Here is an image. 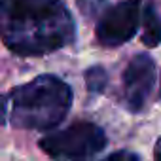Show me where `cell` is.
I'll use <instances>...</instances> for the list:
<instances>
[{"label":"cell","instance_id":"obj_9","mask_svg":"<svg viewBox=\"0 0 161 161\" xmlns=\"http://www.w3.org/2000/svg\"><path fill=\"white\" fill-rule=\"evenodd\" d=\"M103 161H140V157L136 155V153H133V152H125V150H121V152H114V153H110L106 159H103Z\"/></svg>","mask_w":161,"mask_h":161},{"label":"cell","instance_id":"obj_1","mask_svg":"<svg viewBox=\"0 0 161 161\" xmlns=\"http://www.w3.org/2000/svg\"><path fill=\"white\" fill-rule=\"evenodd\" d=\"M74 36V19L61 0H0V40L17 55H46Z\"/></svg>","mask_w":161,"mask_h":161},{"label":"cell","instance_id":"obj_3","mask_svg":"<svg viewBox=\"0 0 161 161\" xmlns=\"http://www.w3.org/2000/svg\"><path fill=\"white\" fill-rule=\"evenodd\" d=\"M38 144L53 161H93L104 150L106 135L95 123L78 121L44 136Z\"/></svg>","mask_w":161,"mask_h":161},{"label":"cell","instance_id":"obj_2","mask_svg":"<svg viewBox=\"0 0 161 161\" xmlns=\"http://www.w3.org/2000/svg\"><path fill=\"white\" fill-rule=\"evenodd\" d=\"M72 106V89L53 74H42L0 97V121L15 129L49 131Z\"/></svg>","mask_w":161,"mask_h":161},{"label":"cell","instance_id":"obj_6","mask_svg":"<svg viewBox=\"0 0 161 161\" xmlns=\"http://www.w3.org/2000/svg\"><path fill=\"white\" fill-rule=\"evenodd\" d=\"M142 42L148 47H155L161 44V15L157 14L153 4H148L144 10V32Z\"/></svg>","mask_w":161,"mask_h":161},{"label":"cell","instance_id":"obj_5","mask_svg":"<svg viewBox=\"0 0 161 161\" xmlns=\"http://www.w3.org/2000/svg\"><path fill=\"white\" fill-rule=\"evenodd\" d=\"M155 82V64L150 55L140 53L131 59L123 72V99L131 112H140Z\"/></svg>","mask_w":161,"mask_h":161},{"label":"cell","instance_id":"obj_10","mask_svg":"<svg viewBox=\"0 0 161 161\" xmlns=\"http://www.w3.org/2000/svg\"><path fill=\"white\" fill-rule=\"evenodd\" d=\"M153 159L155 161H161V136L157 138V142L153 146Z\"/></svg>","mask_w":161,"mask_h":161},{"label":"cell","instance_id":"obj_8","mask_svg":"<svg viewBox=\"0 0 161 161\" xmlns=\"http://www.w3.org/2000/svg\"><path fill=\"white\" fill-rule=\"evenodd\" d=\"M78 8L86 17H97L106 8V0H78Z\"/></svg>","mask_w":161,"mask_h":161},{"label":"cell","instance_id":"obj_4","mask_svg":"<svg viewBox=\"0 0 161 161\" xmlns=\"http://www.w3.org/2000/svg\"><path fill=\"white\" fill-rule=\"evenodd\" d=\"M140 0H125L108 10L97 25V40L106 47H116L129 42L138 29Z\"/></svg>","mask_w":161,"mask_h":161},{"label":"cell","instance_id":"obj_7","mask_svg":"<svg viewBox=\"0 0 161 161\" xmlns=\"http://www.w3.org/2000/svg\"><path fill=\"white\" fill-rule=\"evenodd\" d=\"M108 84V74L103 66H91L86 70V86L89 93H103Z\"/></svg>","mask_w":161,"mask_h":161},{"label":"cell","instance_id":"obj_11","mask_svg":"<svg viewBox=\"0 0 161 161\" xmlns=\"http://www.w3.org/2000/svg\"><path fill=\"white\" fill-rule=\"evenodd\" d=\"M159 97H161V89H159Z\"/></svg>","mask_w":161,"mask_h":161}]
</instances>
